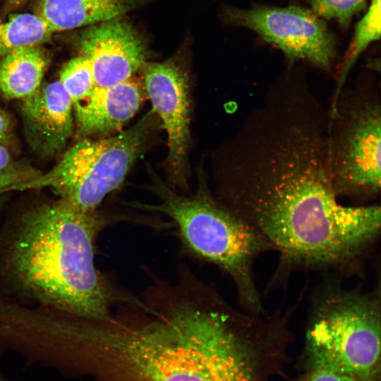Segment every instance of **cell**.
I'll list each match as a JSON object with an SVG mask.
<instances>
[{"label": "cell", "instance_id": "cell-1", "mask_svg": "<svg viewBox=\"0 0 381 381\" xmlns=\"http://www.w3.org/2000/svg\"><path fill=\"white\" fill-rule=\"evenodd\" d=\"M249 131L244 181L226 207L278 253L266 291L298 271L363 275L380 238V208L337 202L327 165V116L289 103L251 117Z\"/></svg>", "mask_w": 381, "mask_h": 381}, {"label": "cell", "instance_id": "cell-2", "mask_svg": "<svg viewBox=\"0 0 381 381\" xmlns=\"http://www.w3.org/2000/svg\"><path fill=\"white\" fill-rule=\"evenodd\" d=\"M116 307L85 337L131 381H257L258 348L277 336L273 317L235 309L184 267Z\"/></svg>", "mask_w": 381, "mask_h": 381}, {"label": "cell", "instance_id": "cell-3", "mask_svg": "<svg viewBox=\"0 0 381 381\" xmlns=\"http://www.w3.org/2000/svg\"><path fill=\"white\" fill-rule=\"evenodd\" d=\"M107 219L59 200L20 216L5 251L14 284L28 296L85 320L107 319L133 295L115 288L96 268L95 241Z\"/></svg>", "mask_w": 381, "mask_h": 381}, {"label": "cell", "instance_id": "cell-4", "mask_svg": "<svg viewBox=\"0 0 381 381\" xmlns=\"http://www.w3.org/2000/svg\"><path fill=\"white\" fill-rule=\"evenodd\" d=\"M159 204L140 208L161 212L175 223L184 247L195 257L226 273L235 285L241 309L265 315L255 281L254 262L273 251L271 245L226 206L200 189L192 196L179 195L160 181L154 186Z\"/></svg>", "mask_w": 381, "mask_h": 381}, {"label": "cell", "instance_id": "cell-5", "mask_svg": "<svg viewBox=\"0 0 381 381\" xmlns=\"http://www.w3.org/2000/svg\"><path fill=\"white\" fill-rule=\"evenodd\" d=\"M380 280L373 289H347L330 277L311 295L306 333L310 367L374 381L381 334Z\"/></svg>", "mask_w": 381, "mask_h": 381}, {"label": "cell", "instance_id": "cell-6", "mask_svg": "<svg viewBox=\"0 0 381 381\" xmlns=\"http://www.w3.org/2000/svg\"><path fill=\"white\" fill-rule=\"evenodd\" d=\"M152 125L150 112L114 136L81 138L64 151L51 170L13 190L49 188L83 211H96L106 195L123 183L143 150Z\"/></svg>", "mask_w": 381, "mask_h": 381}, {"label": "cell", "instance_id": "cell-7", "mask_svg": "<svg viewBox=\"0 0 381 381\" xmlns=\"http://www.w3.org/2000/svg\"><path fill=\"white\" fill-rule=\"evenodd\" d=\"M329 114L327 165L334 192L361 200L380 189L381 112L375 92H339Z\"/></svg>", "mask_w": 381, "mask_h": 381}, {"label": "cell", "instance_id": "cell-8", "mask_svg": "<svg viewBox=\"0 0 381 381\" xmlns=\"http://www.w3.org/2000/svg\"><path fill=\"white\" fill-rule=\"evenodd\" d=\"M230 23L248 28L291 59L312 63L332 73L336 41L325 21L313 11L296 6L229 8Z\"/></svg>", "mask_w": 381, "mask_h": 381}, {"label": "cell", "instance_id": "cell-9", "mask_svg": "<svg viewBox=\"0 0 381 381\" xmlns=\"http://www.w3.org/2000/svg\"><path fill=\"white\" fill-rule=\"evenodd\" d=\"M143 68L146 92L167 132L169 166L176 181L184 185L190 138L188 75L173 61L145 64Z\"/></svg>", "mask_w": 381, "mask_h": 381}, {"label": "cell", "instance_id": "cell-10", "mask_svg": "<svg viewBox=\"0 0 381 381\" xmlns=\"http://www.w3.org/2000/svg\"><path fill=\"white\" fill-rule=\"evenodd\" d=\"M80 55L88 61L95 86L108 87L131 79L145 64L144 41L121 18L87 26L80 39Z\"/></svg>", "mask_w": 381, "mask_h": 381}, {"label": "cell", "instance_id": "cell-11", "mask_svg": "<svg viewBox=\"0 0 381 381\" xmlns=\"http://www.w3.org/2000/svg\"><path fill=\"white\" fill-rule=\"evenodd\" d=\"M20 114L26 143L42 157L62 154L75 131L73 103L59 80L42 83L20 99Z\"/></svg>", "mask_w": 381, "mask_h": 381}, {"label": "cell", "instance_id": "cell-12", "mask_svg": "<svg viewBox=\"0 0 381 381\" xmlns=\"http://www.w3.org/2000/svg\"><path fill=\"white\" fill-rule=\"evenodd\" d=\"M141 90L131 79L108 87L95 86L73 104L75 129L81 138L107 135L120 130L138 110Z\"/></svg>", "mask_w": 381, "mask_h": 381}, {"label": "cell", "instance_id": "cell-13", "mask_svg": "<svg viewBox=\"0 0 381 381\" xmlns=\"http://www.w3.org/2000/svg\"><path fill=\"white\" fill-rule=\"evenodd\" d=\"M138 0H37L34 13L55 33L121 18Z\"/></svg>", "mask_w": 381, "mask_h": 381}, {"label": "cell", "instance_id": "cell-14", "mask_svg": "<svg viewBox=\"0 0 381 381\" xmlns=\"http://www.w3.org/2000/svg\"><path fill=\"white\" fill-rule=\"evenodd\" d=\"M49 58L40 45L18 49L0 59V93L6 99H23L42 83Z\"/></svg>", "mask_w": 381, "mask_h": 381}, {"label": "cell", "instance_id": "cell-15", "mask_svg": "<svg viewBox=\"0 0 381 381\" xmlns=\"http://www.w3.org/2000/svg\"><path fill=\"white\" fill-rule=\"evenodd\" d=\"M54 33L34 13L12 14L0 24V59L23 47L41 45Z\"/></svg>", "mask_w": 381, "mask_h": 381}, {"label": "cell", "instance_id": "cell-16", "mask_svg": "<svg viewBox=\"0 0 381 381\" xmlns=\"http://www.w3.org/2000/svg\"><path fill=\"white\" fill-rule=\"evenodd\" d=\"M380 0H371L370 6L358 22L350 46L339 69L337 88L332 103L343 89L346 79L361 54L380 37Z\"/></svg>", "mask_w": 381, "mask_h": 381}, {"label": "cell", "instance_id": "cell-17", "mask_svg": "<svg viewBox=\"0 0 381 381\" xmlns=\"http://www.w3.org/2000/svg\"><path fill=\"white\" fill-rule=\"evenodd\" d=\"M59 80L73 104L85 98L95 86L90 65L82 55L65 64Z\"/></svg>", "mask_w": 381, "mask_h": 381}, {"label": "cell", "instance_id": "cell-18", "mask_svg": "<svg viewBox=\"0 0 381 381\" xmlns=\"http://www.w3.org/2000/svg\"><path fill=\"white\" fill-rule=\"evenodd\" d=\"M40 174L37 170L16 161L7 146L0 144V194L12 191L17 186Z\"/></svg>", "mask_w": 381, "mask_h": 381}, {"label": "cell", "instance_id": "cell-19", "mask_svg": "<svg viewBox=\"0 0 381 381\" xmlns=\"http://www.w3.org/2000/svg\"><path fill=\"white\" fill-rule=\"evenodd\" d=\"M321 18L347 27L353 17L366 8L368 0H306Z\"/></svg>", "mask_w": 381, "mask_h": 381}, {"label": "cell", "instance_id": "cell-20", "mask_svg": "<svg viewBox=\"0 0 381 381\" xmlns=\"http://www.w3.org/2000/svg\"><path fill=\"white\" fill-rule=\"evenodd\" d=\"M297 381H363L359 379L329 370L310 367Z\"/></svg>", "mask_w": 381, "mask_h": 381}, {"label": "cell", "instance_id": "cell-21", "mask_svg": "<svg viewBox=\"0 0 381 381\" xmlns=\"http://www.w3.org/2000/svg\"><path fill=\"white\" fill-rule=\"evenodd\" d=\"M13 131L10 115L0 107V144L7 145L13 137Z\"/></svg>", "mask_w": 381, "mask_h": 381}, {"label": "cell", "instance_id": "cell-22", "mask_svg": "<svg viewBox=\"0 0 381 381\" xmlns=\"http://www.w3.org/2000/svg\"><path fill=\"white\" fill-rule=\"evenodd\" d=\"M28 0H6V6L8 10H14L20 8L23 6Z\"/></svg>", "mask_w": 381, "mask_h": 381}, {"label": "cell", "instance_id": "cell-23", "mask_svg": "<svg viewBox=\"0 0 381 381\" xmlns=\"http://www.w3.org/2000/svg\"><path fill=\"white\" fill-rule=\"evenodd\" d=\"M2 205H3V199L0 198V211H1V207H2Z\"/></svg>", "mask_w": 381, "mask_h": 381}]
</instances>
